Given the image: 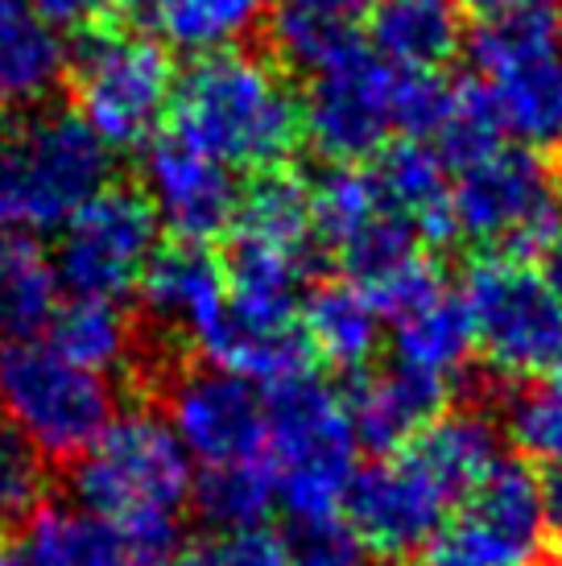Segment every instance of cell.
Returning a JSON list of instances; mask_svg holds the SVG:
<instances>
[{
  "label": "cell",
  "mask_w": 562,
  "mask_h": 566,
  "mask_svg": "<svg viewBox=\"0 0 562 566\" xmlns=\"http://www.w3.org/2000/svg\"><path fill=\"white\" fill-rule=\"evenodd\" d=\"M71 59L63 33L50 30L21 0H0V112L50 104L63 87Z\"/></svg>",
  "instance_id": "d6986e66"
},
{
  "label": "cell",
  "mask_w": 562,
  "mask_h": 566,
  "mask_svg": "<svg viewBox=\"0 0 562 566\" xmlns=\"http://www.w3.org/2000/svg\"><path fill=\"white\" fill-rule=\"evenodd\" d=\"M33 17H42L50 30L59 33H87L104 30L116 13V0H21Z\"/></svg>",
  "instance_id": "d590c367"
},
{
  "label": "cell",
  "mask_w": 562,
  "mask_h": 566,
  "mask_svg": "<svg viewBox=\"0 0 562 566\" xmlns=\"http://www.w3.org/2000/svg\"><path fill=\"white\" fill-rule=\"evenodd\" d=\"M459 294L488 368L513 380L562 377V302L525 256L488 252L468 265Z\"/></svg>",
  "instance_id": "52a82bcc"
},
{
  "label": "cell",
  "mask_w": 562,
  "mask_h": 566,
  "mask_svg": "<svg viewBox=\"0 0 562 566\" xmlns=\"http://www.w3.org/2000/svg\"><path fill=\"white\" fill-rule=\"evenodd\" d=\"M459 504L409 447L356 468L344 492V525L368 546L373 558L406 563L426 546H435L443 525Z\"/></svg>",
  "instance_id": "8fae6325"
},
{
  "label": "cell",
  "mask_w": 562,
  "mask_h": 566,
  "mask_svg": "<svg viewBox=\"0 0 562 566\" xmlns=\"http://www.w3.org/2000/svg\"><path fill=\"white\" fill-rule=\"evenodd\" d=\"M538 273H542V282L550 285V294L562 302V220L554 223V232L542 240V249H538Z\"/></svg>",
  "instance_id": "74e56055"
},
{
  "label": "cell",
  "mask_w": 562,
  "mask_h": 566,
  "mask_svg": "<svg viewBox=\"0 0 562 566\" xmlns=\"http://www.w3.org/2000/svg\"><path fill=\"white\" fill-rule=\"evenodd\" d=\"M0 409L54 463H75L116 418L108 377L42 339L0 344Z\"/></svg>",
  "instance_id": "8992f818"
},
{
  "label": "cell",
  "mask_w": 562,
  "mask_h": 566,
  "mask_svg": "<svg viewBox=\"0 0 562 566\" xmlns=\"http://www.w3.org/2000/svg\"><path fill=\"white\" fill-rule=\"evenodd\" d=\"M319 4H327L331 13L347 17V21H360V17L373 9V0H319Z\"/></svg>",
  "instance_id": "60d3db41"
},
{
  "label": "cell",
  "mask_w": 562,
  "mask_h": 566,
  "mask_svg": "<svg viewBox=\"0 0 562 566\" xmlns=\"http://www.w3.org/2000/svg\"><path fill=\"white\" fill-rule=\"evenodd\" d=\"M166 422L204 468L266 459V397L240 373L187 364L162 380Z\"/></svg>",
  "instance_id": "4fadbf2b"
},
{
  "label": "cell",
  "mask_w": 562,
  "mask_h": 566,
  "mask_svg": "<svg viewBox=\"0 0 562 566\" xmlns=\"http://www.w3.org/2000/svg\"><path fill=\"white\" fill-rule=\"evenodd\" d=\"M409 451L464 501L471 488L497 468L500 434L492 418H485L480 409H459V413H438L435 422L409 442Z\"/></svg>",
  "instance_id": "484cf974"
},
{
  "label": "cell",
  "mask_w": 562,
  "mask_h": 566,
  "mask_svg": "<svg viewBox=\"0 0 562 566\" xmlns=\"http://www.w3.org/2000/svg\"><path fill=\"white\" fill-rule=\"evenodd\" d=\"M302 335L311 356L323 364L340 368V373H368L381 335H385V318L368 298V290L356 282H327L314 285L302 298Z\"/></svg>",
  "instance_id": "ffe728a7"
},
{
  "label": "cell",
  "mask_w": 562,
  "mask_h": 566,
  "mask_svg": "<svg viewBox=\"0 0 562 566\" xmlns=\"http://www.w3.org/2000/svg\"><path fill=\"white\" fill-rule=\"evenodd\" d=\"M174 137L228 170L269 174L302 142V99L278 63L252 50L199 54L174 80Z\"/></svg>",
  "instance_id": "6da1fadb"
},
{
  "label": "cell",
  "mask_w": 562,
  "mask_h": 566,
  "mask_svg": "<svg viewBox=\"0 0 562 566\" xmlns=\"http://www.w3.org/2000/svg\"><path fill=\"white\" fill-rule=\"evenodd\" d=\"M464 13H476L480 21H497V17H513V13H530V9H542L550 0H455Z\"/></svg>",
  "instance_id": "f35d334b"
},
{
  "label": "cell",
  "mask_w": 562,
  "mask_h": 566,
  "mask_svg": "<svg viewBox=\"0 0 562 566\" xmlns=\"http://www.w3.org/2000/svg\"><path fill=\"white\" fill-rule=\"evenodd\" d=\"M360 439L344 394L306 373L266 389V463L278 484V504L294 525L340 513L356 475Z\"/></svg>",
  "instance_id": "3957f363"
},
{
  "label": "cell",
  "mask_w": 562,
  "mask_h": 566,
  "mask_svg": "<svg viewBox=\"0 0 562 566\" xmlns=\"http://www.w3.org/2000/svg\"><path fill=\"white\" fill-rule=\"evenodd\" d=\"M504 434L513 439L521 459L542 468H562V377L538 380L513 394L504 409Z\"/></svg>",
  "instance_id": "1f68e13d"
},
{
  "label": "cell",
  "mask_w": 562,
  "mask_h": 566,
  "mask_svg": "<svg viewBox=\"0 0 562 566\" xmlns=\"http://www.w3.org/2000/svg\"><path fill=\"white\" fill-rule=\"evenodd\" d=\"M145 199L154 203L157 223H166L174 240L207 244V240L232 232L240 190L228 166L199 154L183 137H154L140 158Z\"/></svg>",
  "instance_id": "2e32d148"
},
{
  "label": "cell",
  "mask_w": 562,
  "mask_h": 566,
  "mask_svg": "<svg viewBox=\"0 0 562 566\" xmlns=\"http://www.w3.org/2000/svg\"><path fill=\"white\" fill-rule=\"evenodd\" d=\"M140 306L149 318V347L140 352V360H149L162 368V347L170 335H183L195 344V335L216 318V311L228 298V277L223 265L190 240H174V244H157L154 261L140 273Z\"/></svg>",
  "instance_id": "e0dca14e"
},
{
  "label": "cell",
  "mask_w": 562,
  "mask_h": 566,
  "mask_svg": "<svg viewBox=\"0 0 562 566\" xmlns=\"http://www.w3.org/2000/svg\"><path fill=\"white\" fill-rule=\"evenodd\" d=\"M368 42L397 71H438L464 46L455 0H373Z\"/></svg>",
  "instance_id": "7402d4cb"
},
{
  "label": "cell",
  "mask_w": 562,
  "mask_h": 566,
  "mask_svg": "<svg viewBox=\"0 0 562 566\" xmlns=\"http://www.w3.org/2000/svg\"><path fill=\"white\" fill-rule=\"evenodd\" d=\"M285 566H373V554L344 521H302L281 542Z\"/></svg>",
  "instance_id": "836d02e7"
},
{
  "label": "cell",
  "mask_w": 562,
  "mask_h": 566,
  "mask_svg": "<svg viewBox=\"0 0 562 566\" xmlns=\"http://www.w3.org/2000/svg\"><path fill=\"white\" fill-rule=\"evenodd\" d=\"M542 513H547L550 546L562 554V468H550V475L542 480Z\"/></svg>",
  "instance_id": "8d00e7d4"
},
{
  "label": "cell",
  "mask_w": 562,
  "mask_h": 566,
  "mask_svg": "<svg viewBox=\"0 0 562 566\" xmlns=\"http://www.w3.org/2000/svg\"><path fill=\"white\" fill-rule=\"evenodd\" d=\"M468 50L504 137L533 154H562V13L542 4L485 21Z\"/></svg>",
  "instance_id": "277c9868"
},
{
  "label": "cell",
  "mask_w": 562,
  "mask_h": 566,
  "mask_svg": "<svg viewBox=\"0 0 562 566\" xmlns=\"http://www.w3.org/2000/svg\"><path fill=\"white\" fill-rule=\"evenodd\" d=\"M447 389H451L447 380L406 368L397 360L356 377L344 401L360 447H368L376 455H393V451L409 447L443 413Z\"/></svg>",
  "instance_id": "ac0fdd59"
},
{
  "label": "cell",
  "mask_w": 562,
  "mask_h": 566,
  "mask_svg": "<svg viewBox=\"0 0 562 566\" xmlns=\"http://www.w3.org/2000/svg\"><path fill=\"white\" fill-rule=\"evenodd\" d=\"M393 327V360L430 373V377L447 380L468 364L476 352V331H471V315L464 294H455L451 285H443L438 294L426 302L409 306L406 315H397Z\"/></svg>",
  "instance_id": "603a6c76"
},
{
  "label": "cell",
  "mask_w": 562,
  "mask_h": 566,
  "mask_svg": "<svg viewBox=\"0 0 562 566\" xmlns=\"http://www.w3.org/2000/svg\"><path fill=\"white\" fill-rule=\"evenodd\" d=\"M190 451L166 413L128 409L71 463V492L87 513L112 521L178 517L190 501Z\"/></svg>",
  "instance_id": "5b68a950"
},
{
  "label": "cell",
  "mask_w": 562,
  "mask_h": 566,
  "mask_svg": "<svg viewBox=\"0 0 562 566\" xmlns=\"http://www.w3.org/2000/svg\"><path fill=\"white\" fill-rule=\"evenodd\" d=\"M174 566H285V551L266 530H236V534L199 537L178 554Z\"/></svg>",
  "instance_id": "e575fe53"
},
{
  "label": "cell",
  "mask_w": 562,
  "mask_h": 566,
  "mask_svg": "<svg viewBox=\"0 0 562 566\" xmlns=\"http://www.w3.org/2000/svg\"><path fill=\"white\" fill-rule=\"evenodd\" d=\"M397 75L364 42L319 66L302 95V142L327 166L381 158L397 137Z\"/></svg>",
  "instance_id": "30bf717a"
},
{
  "label": "cell",
  "mask_w": 562,
  "mask_h": 566,
  "mask_svg": "<svg viewBox=\"0 0 562 566\" xmlns=\"http://www.w3.org/2000/svg\"><path fill=\"white\" fill-rule=\"evenodd\" d=\"M232 237L278 244V249L314 252V216H311V187L290 174L285 166L269 174H257L236 207Z\"/></svg>",
  "instance_id": "4316f807"
},
{
  "label": "cell",
  "mask_w": 562,
  "mask_h": 566,
  "mask_svg": "<svg viewBox=\"0 0 562 566\" xmlns=\"http://www.w3.org/2000/svg\"><path fill=\"white\" fill-rule=\"evenodd\" d=\"M190 501L211 534H236V530H261L266 517L278 509V484L266 459L244 463H219L204 468L190 488Z\"/></svg>",
  "instance_id": "83f0119b"
},
{
  "label": "cell",
  "mask_w": 562,
  "mask_h": 566,
  "mask_svg": "<svg viewBox=\"0 0 562 566\" xmlns=\"http://www.w3.org/2000/svg\"><path fill=\"white\" fill-rule=\"evenodd\" d=\"M116 4H125V9H128L133 17H137L140 25H154L157 4H162V0H116Z\"/></svg>",
  "instance_id": "b9f144b4"
},
{
  "label": "cell",
  "mask_w": 562,
  "mask_h": 566,
  "mask_svg": "<svg viewBox=\"0 0 562 566\" xmlns=\"http://www.w3.org/2000/svg\"><path fill=\"white\" fill-rule=\"evenodd\" d=\"M112 187V145L79 112L25 108L0 116V232L66 228Z\"/></svg>",
  "instance_id": "7a4b0ae2"
},
{
  "label": "cell",
  "mask_w": 562,
  "mask_h": 566,
  "mask_svg": "<svg viewBox=\"0 0 562 566\" xmlns=\"http://www.w3.org/2000/svg\"><path fill=\"white\" fill-rule=\"evenodd\" d=\"M269 33H273V46L281 59L298 71H311V75L319 66L335 63L352 46H360L356 21L331 13L319 0H281Z\"/></svg>",
  "instance_id": "f546056e"
},
{
  "label": "cell",
  "mask_w": 562,
  "mask_h": 566,
  "mask_svg": "<svg viewBox=\"0 0 562 566\" xmlns=\"http://www.w3.org/2000/svg\"><path fill=\"white\" fill-rule=\"evenodd\" d=\"M9 566H46L42 558H33L25 546H17V551H9Z\"/></svg>",
  "instance_id": "7bdbcfd3"
},
{
  "label": "cell",
  "mask_w": 562,
  "mask_h": 566,
  "mask_svg": "<svg viewBox=\"0 0 562 566\" xmlns=\"http://www.w3.org/2000/svg\"><path fill=\"white\" fill-rule=\"evenodd\" d=\"M0 566H9V551L4 546H0Z\"/></svg>",
  "instance_id": "ee69618b"
},
{
  "label": "cell",
  "mask_w": 562,
  "mask_h": 566,
  "mask_svg": "<svg viewBox=\"0 0 562 566\" xmlns=\"http://www.w3.org/2000/svg\"><path fill=\"white\" fill-rule=\"evenodd\" d=\"M46 455L0 413V534L25 530L46 509Z\"/></svg>",
  "instance_id": "4dcf8cb0"
},
{
  "label": "cell",
  "mask_w": 562,
  "mask_h": 566,
  "mask_svg": "<svg viewBox=\"0 0 562 566\" xmlns=\"http://www.w3.org/2000/svg\"><path fill=\"white\" fill-rule=\"evenodd\" d=\"M66 80L75 112L95 137L112 149H133L154 142L162 116L170 112L178 75L170 54L149 33L104 25L83 38Z\"/></svg>",
  "instance_id": "ba28073f"
},
{
  "label": "cell",
  "mask_w": 562,
  "mask_h": 566,
  "mask_svg": "<svg viewBox=\"0 0 562 566\" xmlns=\"http://www.w3.org/2000/svg\"><path fill=\"white\" fill-rule=\"evenodd\" d=\"M376 178L389 203L406 216L426 244H455V216H451V161L438 154V145L397 137L376 158Z\"/></svg>",
  "instance_id": "44dd1931"
},
{
  "label": "cell",
  "mask_w": 562,
  "mask_h": 566,
  "mask_svg": "<svg viewBox=\"0 0 562 566\" xmlns=\"http://www.w3.org/2000/svg\"><path fill=\"white\" fill-rule=\"evenodd\" d=\"M266 13V0H162L154 30L178 50L216 54L236 50Z\"/></svg>",
  "instance_id": "f1b7e54d"
},
{
  "label": "cell",
  "mask_w": 562,
  "mask_h": 566,
  "mask_svg": "<svg viewBox=\"0 0 562 566\" xmlns=\"http://www.w3.org/2000/svg\"><path fill=\"white\" fill-rule=\"evenodd\" d=\"M451 542L480 566H542L550 537L542 480L530 463L497 459V468L464 496Z\"/></svg>",
  "instance_id": "9a60e30c"
},
{
  "label": "cell",
  "mask_w": 562,
  "mask_h": 566,
  "mask_svg": "<svg viewBox=\"0 0 562 566\" xmlns=\"http://www.w3.org/2000/svg\"><path fill=\"white\" fill-rule=\"evenodd\" d=\"M21 546L46 566H174L187 551L178 517L112 521L63 504L42 509L25 525Z\"/></svg>",
  "instance_id": "5bb4252c"
},
{
  "label": "cell",
  "mask_w": 562,
  "mask_h": 566,
  "mask_svg": "<svg viewBox=\"0 0 562 566\" xmlns=\"http://www.w3.org/2000/svg\"><path fill=\"white\" fill-rule=\"evenodd\" d=\"M451 216L459 240L530 256L562 220L559 178L542 154L497 145L485 158L459 166L451 182Z\"/></svg>",
  "instance_id": "9c48e42d"
},
{
  "label": "cell",
  "mask_w": 562,
  "mask_h": 566,
  "mask_svg": "<svg viewBox=\"0 0 562 566\" xmlns=\"http://www.w3.org/2000/svg\"><path fill=\"white\" fill-rule=\"evenodd\" d=\"M409 566H480V563L468 551H459L455 542H435V546H426L422 554H414Z\"/></svg>",
  "instance_id": "ab89813d"
},
{
  "label": "cell",
  "mask_w": 562,
  "mask_h": 566,
  "mask_svg": "<svg viewBox=\"0 0 562 566\" xmlns=\"http://www.w3.org/2000/svg\"><path fill=\"white\" fill-rule=\"evenodd\" d=\"M140 331L133 323L121 298H71L66 306L54 311L50 318V347H59L66 360L79 368H92L100 377L121 373V368H137Z\"/></svg>",
  "instance_id": "cb8c5ba5"
},
{
  "label": "cell",
  "mask_w": 562,
  "mask_h": 566,
  "mask_svg": "<svg viewBox=\"0 0 562 566\" xmlns=\"http://www.w3.org/2000/svg\"><path fill=\"white\" fill-rule=\"evenodd\" d=\"M435 145L455 170L492 154L497 145H504V128L497 120V108H492V99L485 95L476 75L464 83H451V108H447V120L438 128Z\"/></svg>",
  "instance_id": "d6a6232c"
},
{
  "label": "cell",
  "mask_w": 562,
  "mask_h": 566,
  "mask_svg": "<svg viewBox=\"0 0 562 566\" xmlns=\"http://www.w3.org/2000/svg\"><path fill=\"white\" fill-rule=\"evenodd\" d=\"M157 252V211L140 187H108L63 228L54 269L79 298H125Z\"/></svg>",
  "instance_id": "7c38bea8"
},
{
  "label": "cell",
  "mask_w": 562,
  "mask_h": 566,
  "mask_svg": "<svg viewBox=\"0 0 562 566\" xmlns=\"http://www.w3.org/2000/svg\"><path fill=\"white\" fill-rule=\"evenodd\" d=\"M59 311V269L42 244L0 232V339H38Z\"/></svg>",
  "instance_id": "d4e9b609"
}]
</instances>
